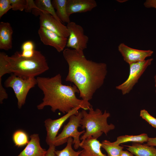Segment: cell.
I'll list each match as a JSON object with an SVG mask.
<instances>
[{"label": "cell", "mask_w": 156, "mask_h": 156, "mask_svg": "<svg viewBox=\"0 0 156 156\" xmlns=\"http://www.w3.org/2000/svg\"><path fill=\"white\" fill-rule=\"evenodd\" d=\"M97 6L95 0H67L66 9L68 14L86 12L91 11Z\"/></svg>", "instance_id": "13"}, {"label": "cell", "mask_w": 156, "mask_h": 156, "mask_svg": "<svg viewBox=\"0 0 156 156\" xmlns=\"http://www.w3.org/2000/svg\"><path fill=\"white\" fill-rule=\"evenodd\" d=\"M10 0L12 7V10L22 11L26 8L27 5V0Z\"/></svg>", "instance_id": "24"}, {"label": "cell", "mask_w": 156, "mask_h": 156, "mask_svg": "<svg viewBox=\"0 0 156 156\" xmlns=\"http://www.w3.org/2000/svg\"><path fill=\"white\" fill-rule=\"evenodd\" d=\"M32 11L34 15H39L40 26L51 30L60 36L67 38L68 37L69 33L67 26L58 21L52 15L35 9Z\"/></svg>", "instance_id": "9"}, {"label": "cell", "mask_w": 156, "mask_h": 156, "mask_svg": "<svg viewBox=\"0 0 156 156\" xmlns=\"http://www.w3.org/2000/svg\"><path fill=\"white\" fill-rule=\"evenodd\" d=\"M118 49L124 60L129 64L143 61L151 56L153 51L151 50H141L128 47L123 43L120 44Z\"/></svg>", "instance_id": "12"}, {"label": "cell", "mask_w": 156, "mask_h": 156, "mask_svg": "<svg viewBox=\"0 0 156 156\" xmlns=\"http://www.w3.org/2000/svg\"><path fill=\"white\" fill-rule=\"evenodd\" d=\"M37 83L35 77H24L12 74L5 80L4 86L13 89L17 100L18 107L20 109L25 103L29 90Z\"/></svg>", "instance_id": "5"}, {"label": "cell", "mask_w": 156, "mask_h": 156, "mask_svg": "<svg viewBox=\"0 0 156 156\" xmlns=\"http://www.w3.org/2000/svg\"><path fill=\"white\" fill-rule=\"evenodd\" d=\"M27 7L25 10V12H30L34 9L38 10L35 4L34 1L33 0H27Z\"/></svg>", "instance_id": "28"}, {"label": "cell", "mask_w": 156, "mask_h": 156, "mask_svg": "<svg viewBox=\"0 0 156 156\" xmlns=\"http://www.w3.org/2000/svg\"><path fill=\"white\" fill-rule=\"evenodd\" d=\"M35 50L22 51L21 52V55L24 57L27 58L31 57L34 55Z\"/></svg>", "instance_id": "31"}, {"label": "cell", "mask_w": 156, "mask_h": 156, "mask_svg": "<svg viewBox=\"0 0 156 156\" xmlns=\"http://www.w3.org/2000/svg\"><path fill=\"white\" fill-rule=\"evenodd\" d=\"M38 10L43 13H48L53 16L58 21L62 22L57 16L55 9L51 0H36L34 1Z\"/></svg>", "instance_id": "20"}, {"label": "cell", "mask_w": 156, "mask_h": 156, "mask_svg": "<svg viewBox=\"0 0 156 156\" xmlns=\"http://www.w3.org/2000/svg\"><path fill=\"white\" fill-rule=\"evenodd\" d=\"M49 67L45 57L40 51L35 50L31 57H24L21 52L11 56L0 53V81L4 75L12 73L24 77H35L47 70Z\"/></svg>", "instance_id": "3"}, {"label": "cell", "mask_w": 156, "mask_h": 156, "mask_svg": "<svg viewBox=\"0 0 156 156\" xmlns=\"http://www.w3.org/2000/svg\"><path fill=\"white\" fill-rule=\"evenodd\" d=\"M73 139L72 137L68 139L66 146L61 150H55L57 156H81L80 154L81 151H75L73 148Z\"/></svg>", "instance_id": "23"}, {"label": "cell", "mask_w": 156, "mask_h": 156, "mask_svg": "<svg viewBox=\"0 0 156 156\" xmlns=\"http://www.w3.org/2000/svg\"><path fill=\"white\" fill-rule=\"evenodd\" d=\"M149 138L147 134L146 133L137 135H125L118 137L116 140L112 143L116 145H120L121 144L128 142L142 144L144 142H147Z\"/></svg>", "instance_id": "19"}, {"label": "cell", "mask_w": 156, "mask_h": 156, "mask_svg": "<svg viewBox=\"0 0 156 156\" xmlns=\"http://www.w3.org/2000/svg\"><path fill=\"white\" fill-rule=\"evenodd\" d=\"M63 53L68 66L66 81L73 83L79 91V97L89 103L104 82L107 73L106 64L87 59L83 51L67 48Z\"/></svg>", "instance_id": "1"}, {"label": "cell", "mask_w": 156, "mask_h": 156, "mask_svg": "<svg viewBox=\"0 0 156 156\" xmlns=\"http://www.w3.org/2000/svg\"><path fill=\"white\" fill-rule=\"evenodd\" d=\"M12 138L15 145L18 147L27 145L29 141L27 134L21 129L17 130L14 133Z\"/></svg>", "instance_id": "22"}, {"label": "cell", "mask_w": 156, "mask_h": 156, "mask_svg": "<svg viewBox=\"0 0 156 156\" xmlns=\"http://www.w3.org/2000/svg\"><path fill=\"white\" fill-rule=\"evenodd\" d=\"M153 60V58H151L129 64V72L128 77L123 83L116 86V88L120 90L123 95L129 93L138 82L148 67L151 64Z\"/></svg>", "instance_id": "7"}, {"label": "cell", "mask_w": 156, "mask_h": 156, "mask_svg": "<svg viewBox=\"0 0 156 156\" xmlns=\"http://www.w3.org/2000/svg\"><path fill=\"white\" fill-rule=\"evenodd\" d=\"M79 108L73 109L63 116L56 119L50 118L46 119L44 121V126L47 131L46 142L49 146L54 144L57 134L63 123L72 115L77 114L79 112Z\"/></svg>", "instance_id": "10"}, {"label": "cell", "mask_w": 156, "mask_h": 156, "mask_svg": "<svg viewBox=\"0 0 156 156\" xmlns=\"http://www.w3.org/2000/svg\"><path fill=\"white\" fill-rule=\"evenodd\" d=\"M66 26L69 35L66 47L77 51H83L87 48L89 38L84 34L83 27L75 22L71 21Z\"/></svg>", "instance_id": "8"}, {"label": "cell", "mask_w": 156, "mask_h": 156, "mask_svg": "<svg viewBox=\"0 0 156 156\" xmlns=\"http://www.w3.org/2000/svg\"><path fill=\"white\" fill-rule=\"evenodd\" d=\"M29 138L30 140L25 148L17 156H45L47 151L40 145L39 134H33Z\"/></svg>", "instance_id": "14"}, {"label": "cell", "mask_w": 156, "mask_h": 156, "mask_svg": "<svg viewBox=\"0 0 156 156\" xmlns=\"http://www.w3.org/2000/svg\"><path fill=\"white\" fill-rule=\"evenodd\" d=\"M87 112L83 109L81 111L82 118L80 121L81 128L86 129L85 132L80 138L83 140L92 137L97 139L101 136L103 133L106 135L110 131L114 129L115 125L108 124L107 119L110 117V113L105 110L103 113L100 109L94 110L92 106Z\"/></svg>", "instance_id": "4"}, {"label": "cell", "mask_w": 156, "mask_h": 156, "mask_svg": "<svg viewBox=\"0 0 156 156\" xmlns=\"http://www.w3.org/2000/svg\"><path fill=\"white\" fill-rule=\"evenodd\" d=\"M82 118L81 112H79L77 114L71 115L69 118L68 122L65 125L62 131L56 137L54 142L56 146H59L67 142L69 137L73 138V144L75 149L79 147L81 143L80 136L83 134L85 131H78V128L81 127L80 121Z\"/></svg>", "instance_id": "6"}, {"label": "cell", "mask_w": 156, "mask_h": 156, "mask_svg": "<svg viewBox=\"0 0 156 156\" xmlns=\"http://www.w3.org/2000/svg\"><path fill=\"white\" fill-rule=\"evenodd\" d=\"M38 32L41 41L44 44L53 47L59 52L63 51L66 47L67 38L60 36L42 26H40Z\"/></svg>", "instance_id": "11"}, {"label": "cell", "mask_w": 156, "mask_h": 156, "mask_svg": "<svg viewBox=\"0 0 156 156\" xmlns=\"http://www.w3.org/2000/svg\"><path fill=\"white\" fill-rule=\"evenodd\" d=\"M101 148L107 153V156H120L124 147L120 145H116L107 140L103 141L101 143Z\"/></svg>", "instance_id": "21"}, {"label": "cell", "mask_w": 156, "mask_h": 156, "mask_svg": "<svg viewBox=\"0 0 156 156\" xmlns=\"http://www.w3.org/2000/svg\"><path fill=\"white\" fill-rule=\"evenodd\" d=\"M146 144L149 146H156V137L149 138Z\"/></svg>", "instance_id": "32"}, {"label": "cell", "mask_w": 156, "mask_h": 156, "mask_svg": "<svg viewBox=\"0 0 156 156\" xmlns=\"http://www.w3.org/2000/svg\"><path fill=\"white\" fill-rule=\"evenodd\" d=\"M120 156H135L131 153L127 151L122 150L120 154Z\"/></svg>", "instance_id": "33"}, {"label": "cell", "mask_w": 156, "mask_h": 156, "mask_svg": "<svg viewBox=\"0 0 156 156\" xmlns=\"http://www.w3.org/2000/svg\"><path fill=\"white\" fill-rule=\"evenodd\" d=\"M154 79L155 81V86L156 88V74L154 77ZM155 92L156 93V89L155 90Z\"/></svg>", "instance_id": "34"}, {"label": "cell", "mask_w": 156, "mask_h": 156, "mask_svg": "<svg viewBox=\"0 0 156 156\" xmlns=\"http://www.w3.org/2000/svg\"><path fill=\"white\" fill-rule=\"evenodd\" d=\"M12 8L10 0H0V18Z\"/></svg>", "instance_id": "26"}, {"label": "cell", "mask_w": 156, "mask_h": 156, "mask_svg": "<svg viewBox=\"0 0 156 156\" xmlns=\"http://www.w3.org/2000/svg\"><path fill=\"white\" fill-rule=\"evenodd\" d=\"M13 30L10 24L8 22L0 23V49L8 51L12 48Z\"/></svg>", "instance_id": "16"}, {"label": "cell", "mask_w": 156, "mask_h": 156, "mask_svg": "<svg viewBox=\"0 0 156 156\" xmlns=\"http://www.w3.org/2000/svg\"><path fill=\"white\" fill-rule=\"evenodd\" d=\"M67 0H53L52 4L56 10V14L62 22L67 23L70 21L66 9Z\"/></svg>", "instance_id": "18"}, {"label": "cell", "mask_w": 156, "mask_h": 156, "mask_svg": "<svg viewBox=\"0 0 156 156\" xmlns=\"http://www.w3.org/2000/svg\"><path fill=\"white\" fill-rule=\"evenodd\" d=\"M36 78L37 85L44 95L42 102L37 106L38 109L49 106L53 112L58 110L65 114L77 108L89 110L92 106L89 102L77 97L76 93L79 92L75 85L62 84L60 74L51 77H38Z\"/></svg>", "instance_id": "2"}, {"label": "cell", "mask_w": 156, "mask_h": 156, "mask_svg": "<svg viewBox=\"0 0 156 156\" xmlns=\"http://www.w3.org/2000/svg\"><path fill=\"white\" fill-rule=\"evenodd\" d=\"M80 147L83 149L81 156H107L101 151V144L97 139L89 137L81 142Z\"/></svg>", "instance_id": "15"}, {"label": "cell", "mask_w": 156, "mask_h": 156, "mask_svg": "<svg viewBox=\"0 0 156 156\" xmlns=\"http://www.w3.org/2000/svg\"><path fill=\"white\" fill-rule=\"evenodd\" d=\"M144 5L146 8H154L156 9V0H146Z\"/></svg>", "instance_id": "30"}, {"label": "cell", "mask_w": 156, "mask_h": 156, "mask_svg": "<svg viewBox=\"0 0 156 156\" xmlns=\"http://www.w3.org/2000/svg\"><path fill=\"white\" fill-rule=\"evenodd\" d=\"M48 149L46 151L45 156H57L55 151V146L54 145H51L49 146Z\"/></svg>", "instance_id": "29"}, {"label": "cell", "mask_w": 156, "mask_h": 156, "mask_svg": "<svg viewBox=\"0 0 156 156\" xmlns=\"http://www.w3.org/2000/svg\"><path fill=\"white\" fill-rule=\"evenodd\" d=\"M125 146L135 156H156V148L146 144L133 142L131 146Z\"/></svg>", "instance_id": "17"}, {"label": "cell", "mask_w": 156, "mask_h": 156, "mask_svg": "<svg viewBox=\"0 0 156 156\" xmlns=\"http://www.w3.org/2000/svg\"><path fill=\"white\" fill-rule=\"evenodd\" d=\"M34 45L31 41H27L24 42L22 44L21 49L22 51L34 50Z\"/></svg>", "instance_id": "27"}, {"label": "cell", "mask_w": 156, "mask_h": 156, "mask_svg": "<svg viewBox=\"0 0 156 156\" xmlns=\"http://www.w3.org/2000/svg\"><path fill=\"white\" fill-rule=\"evenodd\" d=\"M140 116L153 127L156 128V118L151 115L146 110H141Z\"/></svg>", "instance_id": "25"}]
</instances>
